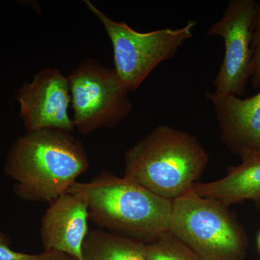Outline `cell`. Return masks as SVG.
Returning <instances> with one entry per match:
<instances>
[{"mask_svg":"<svg viewBox=\"0 0 260 260\" xmlns=\"http://www.w3.org/2000/svg\"><path fill=\"white\" fill-rule=\"evenodd\" d=\"M147 260H202L170 231L144 243Z\"/></svg>","mask_w":260,"mask_h":260,"instance_id":"13","label":"cell"},{"mask_svg":"<svg viewBox=\"0 0 260 260\" xmlns=\"http://www.w3.org/2000/svg\"><path fill=\"white\" fill-rule=\"evenodd\" d=\"M83 260H147L144 243L113 233L89 231L83 245Z\"/></svg>","mask_w":260,"mask_h":260,"instance_id":"12","label":"cell"},{"mask_svg":"<svg viewBox=\"0 0 260 260\" xmlns=\"http://www.w3.org/2000/svg\"><path fill=\"white\" fill-rule=\"evenodd\" d=\"M209 162L194 135L160 125L128 149L124 177L173 200L190 190Z\"/></svg>","mask_w":260,"mask_h":260,"instance_id":"3","label":"cell"},{"mask_svg":"<svg viewBox=\"0 0 260 260\" xmlns=\"http://www.w3.org/2000/svg\"><path fill=\"white\" fill-rule=\"evenodd\" d=\"M241 159V164L229 167L221 179L196 183L191 189L199 196L216 200L229 208L245 201L260 204V152Z\"/></svg>","mask_w":260,"mask_h":260,"instance_id":"11","label":"cell"},{"mask_svg":"<svg viewBox=\"0 0 260 260\" xmlns=\"http://www.w3.org/2000/svg\"><path fill=\"white\" fill-rule=\"evenodd\" d=\"M75 128L89 135L100 128H113L129 115V90L115 70L86 59L68 77Z\"/></svg>","mask_w":260,"mask_h":260,"instance_id":"6","label":"cell"},{"mask_svg":"<svg viewBox=\"0 0 260 260\" xmlns=\"http://www.w3.org/2000/svg\"><path fill=\"white\" fill-rule=\"evenodd\" d=\"M252 68L251 81L255 88H260V4L252 25Z\"/></svg>","mask_w":260,"mask_h":260,"instance_id":"15","label":"cell"},{"mask_svg":"<svg viewBox=\"0 0 260 260\" xmlns=\"http://www.w3.org/2000/svg\"><path fill=\"white\" fill-rule=\"evenodd\" d=\"M89 160L81 140L63 130L29 132L13 143L5 171L14 181L19 199L50 203L87 172Z\"/></svg>","mask_w":260,"mask_h":260,"instance_id":"1","label":"cell"},{"mask_svg":"<svg viewBox=\"0 0 260 260\" xmlns=\"http://www.w3.org/2000/svg\"><path fill=\"white\" fill-rule=\"evenodd\" d=\"M84 3L104 25L112 42L114 69L129 92L135 91L160 63L172 59L194 36V20H189L181 28L142 32L124 22L112 20L91 2Z\"/></svg>","mask_w":260,"mask_h":260,"instance_id":"5","label":"cell"},{"mask_svg":"<svg viewBox=\"0 0 260 260\" xmlns=\"http://www.w3.org/2000/svg\"><path fill=\"white\" fill-rule=\"evenodd\" d=\"M68 191L86 202L89 220L102 230L143 243L169 230L172 200L127 178L103 171Z\"/></svg>","mask_w":260,"mask_h":260,"instance_id":"2","label":"cell"},{"mask_svg":"<svg viewBox=\"0 0 260 260\" xmlns=\"http://www.w3.org/2000/svg\"><path fill=\"white\" fill-rule=\"evenodd\" d=\"M257 245H258V248H259V250L260 251V232L259 233V234H258Z\"/></svg>","mask_w":260,"mask_h":260,"instance_id":"16","label":"cell"},{"mask_svg":"<svg viewBox=\"0 0 260 260\" xmlns=\"http://www.w3.org/2000/svg\"><path fill=\"white\" fill-rule=\"evenodd\" d=\"M20 116L29 132L51 129L72 133L75 129L68 109L71 103L68 77L56 68H44L31 83L18 90Z\"/></svg>","mask_w":260,"mask_h":260,"instance_id":"8","label":"cell"},{"mask_svg":"<svg viewBox=\"0 0 260 260\" xmlns=\"http://www.w3.org/2000/svg\"><path fill=\"white\" fill-rule=\"evenodd\" d=\"M10 238L0 232V260H76L56 251H44L39 254H28L15 251L10 246Z\"/></svg>","mask_w":260,"mask_h":260,"instance_id":"14","label":"cell"},{"mask_svg":"<svg viewBox=\"0 0 260 260\" xmlns=\"http://www.w3.org/2000/svg\"><path fill=\"white\" fill-rule=\"evenodd\" d=\"M88 205L69 191L49 203L41 222L44 251H56L83 260V245L89 232Z\"/></svg>","mask_w":260,"mask_h":260,"instance_id":"9","label":"cell"},{"mask_svg":"<svg viewBox=\"0 0 260 260\" xmlns=\"http://www.w3.org/2000/svg\"><path fill=\"white\" fill-rule=\"evenodd\" d=\"M169 231L202 260H243L248 240L229 207L192 189L172 200Z\"/></svg>","mask_w":260,"mask_h":260,"instance_id":"4","label":"cell"},{"mask_svg":"<svg viewBox=\"0 0 260 260\" xmlns=\"http://www.w3.org/2000/svg\"><path fill=\"white\" fill-rule=\"evenodd\" d=\"M259 3L256 0H231L221 18L208 30L225 46L223 61L215 80L213 93L240 97L251 79L252 25Z\"/></svg>","mask_w":260,"mask_h":260,"instance_id":"7","label":"cell"},{"mask_svg":"<svg viewBox=\"0 0 260 260\" xmlns=\"http://www.w3.org/2000/svg\"><path fill=\"white\" fill-rule=\"evenodd\" d=\"M205 96L215 109L220 138L229 150L241 158L260 152V90L246 99L209 91Z\"/></svg>","mask_w":260,"mask_h":260,"instance_id":"10","label":"cell"}]
</instances>
